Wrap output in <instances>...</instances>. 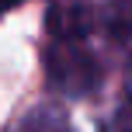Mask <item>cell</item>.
Instances as JSON below:
<instances>
[{
    "instance_id": "6",
    "label": "cell",
    "mask_w": 132,
    "mask_h": 132,
    "mask_svg": "<svg viewBox=\"0 0 132 132\" xmlns=\"http://www.w3.org/2000/svg\"><path fill=\"white\" fill-rule=\"evenodd\" d=\"M129 97H132V70H129Z\"/></svg>"
},
{
    "instance_id": "1",
    "label": "cell",
    "mask_w": 132,
    "mask_h": 132,
    "mask_svg": "<svg viewBox=\"0 0 132 132\" xmlns=\"http://www.w3.org/2000/svg\"><path fill=\"white\" fill-rule=\"evenodd\" d=\"M45 73L49 84L66 97H87L101 84V59L90 49L94 14L87 4H63L49 14Z\"/></svg>"
},
{
    "instance_id": "5",
    "label": "cell",
    "mask_w": 132,
    "mask_h": 132,
    "mask_svg": "<svg viewBox=\"0 0 132 132\" xmlns=\"http://www.w3.org/2000/svg\"><path fill=\"white\" fill-rule=\"evenodd\" d=\"M18 4H21V0H0V18H4L11 7H18Z\"/></svg>"
},
{
    "instance_id": "2",
    "label": "cell",
    "mask_w": 132,
    "mask_h": 132,
    "mask_svg": "<svg viewBox=\"0 0 132 132\" xmlns=\"http://www.w3.org/2000/svg\"><path fill=\"white\" fill-rule=\"evenodd\" d=\"M14 132H73V125H70V115L59 104H35L18 122Z\"/></svg>"
},
{
    "instance_id": "3",
    "label": "cell",
    "mask_w": 132,
    "mask_h": 132,
    "mask_svg": "<svg viewBox=\"0 0 132 132\" xmlns=\"http://www.w3.org/2000/svg\"><path fill=\"white\" fill-rule=\"evenodd\" d=\"M101 132H132V104H122L118 111L101 125Z\"/></svg>"
},
{
    "instance_id": "4",
    "label": "cell",
    "mask_w": 132,
    "mask_h": 132,
    "mask_svg": "<svg viewBox=\"0 0 132 132\" xmlns=\"http://www.w3.org/2000/svg\"><path fill=\"white\" fill-rule=\"evenodd\" d=\"M115 4H118V11L125 14V18H129V24H132V0H115Z\"/></svg>"
}]
</instances>
